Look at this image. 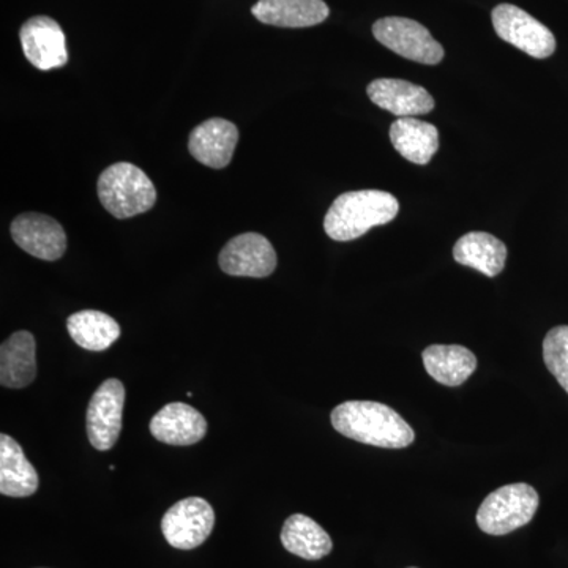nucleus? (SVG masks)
Segmentation results:
<instances>
[{
	"label": "nucleus",
	"mask_w": 568,
	"mask_h": 568,
	"mask_svg": "<svg viewBox=\"0 0 568 568\" xmlns=\"http://www.w3.org/2000/svg\"><path fill=\"white\" fill-rule=\"evenodd\" d=\"M125 387L119 379L104 381L97 388L85 413L89 443L100 452L111 450L122 432V410Z\"/></svg>",
	"instance_id": "nucleus-8"
},
{
	"label": "nucleus",
	"mask_w": 568,
	"mask_h": 568,
	"mask_svg": "<svg viewBox=\"0 0 568 568\" xmlns=\"http://www.w3.org/2000/svg\"><path fill=\"white\" fill-rule=\"evenodd\" d=\"M399 212L394 194L381 190H358L336 197L324 220V230L336 242L362 237L381 224L394 222Z\"/></svg>",
	"instance_id": "nucleus-2"
},
{
	"label": "nucleus",
	"mask_w": 568,
	"mask_h": 568,
	"mask_svg": "<svg viewBox=\"0 0 568 568\" xmlns=\"http://www.w3.org/2000/svg\"><path fill=\"white\" fill-rule=\"evenodd\" d=\"M376 40L388 50L409 61L437 65L444 59V48L425 26L407 18H383L373 24Z\"/></svg>",
	"instance_id": "nucleus-5"
},
{
	"label": "nucleus",
	"mask_w": 568,
	"mask_h": 568,
	"mask_svg": "<svg viewBox=\"0 0 568 568\" xmlns=\"http://www.w3.org/2000/svg\"><path fill=\"white\" fill-rule=\"evenodd\" d=\"M282 544L287 551L306 560L325 558L334 548L332 538L310 517L295 514L284 521Z\"/></svg>",
	"instance_id": "nucleus-22"
},
{
	"label": "nucleus",
	"mask_w": 568,
	"mask_h": 568,
	"mask_svg": "<svg viewBox=\"0 0 568 568\" xmlns=\"http://www.w3.org/2000/svg\"><path fill=\"white\" fill-rule=\"evenodd\" d=\"M224 274L265 278L276 268V253L264 235L246 233L231 239L219 257Z\"/></svg>",
	"instance_id": "nucleus-9"
},
{
	"label": "nucleus",
	"mask_w": 568,
	"mask_h": 568,
	"mask_svg": "<svg viewBox=\"0 0 568 568\" xmlns=\"http://www.w3.org/2000/svg\"><path fill=\"white\" fill-rule=\"evenodd\" d=\"M252 13L263 24L301 29L321 24L331 10L324 0H260Z\"/></svg>",
	"instance_id": "nucleus-15"
},
{
	"label": "nucleus",
	"mask_w": 568,
	"mask_h": 568,
	"mask_svg": "<svg viewBox=\"0 0 568 568\" xmlns=\"http://www.w3.org/2000/svg\"><path fill=\"white\" fill-rule=\"evenodd\" d=\"M215 511L203 497L179 500L162 519V532L168 544L178 549L201 547L211 537Z\"/></svg>",
	"instance_id": "nucleus-7"
},
{
	"label": "nucleus",
	"mask_w": 568,
	"mask_h": 568,
	"mask_svg": "<svg viewBox=\"0 0 568 568\" xmlns=\"http://www.w3.org/2000/svg\"><path fill=\"white\" fill-rule=\"evenodd\" d=\"M36 376V338L31 332H17L0 347V384L7 388H24Z\"/></svg>",
	"instance_id": "nucleus-17"
},
{
	"label": "nucleus",
	"mask_w": 568,
	"mask_h": 568,
	"mask_svg": "<svg viewBox=\"0 0 568 568\" xmlns=\"http://www.w3.org/2000/svg\"><path fill=\"white\" fill-rule=\"evenodd\" d=\"M36 467L13 437L0 436V493L9 497H29L39 489Z\"/></svg>",
	"instance_id": "nucleus-16"
},
{
	"label": "nucleus",
	"mask_w": 568,
	"mask_h": 568,
	"mask_svg": "<svg viewBox=\"0 0 568 568\" xmlns=\"http://www.w3.org/2000/svg\"><path fill=\"white\" fill-rule=\"evenodd\" d=\"M239 141V130L233 122L224 119H209L197 125L190 134V153L213 170H222L233 160L235 145Z\"/></svg>",
	"instance_id": "nucleus-13"
},
{
	"label": "nucleus",
	"mask_w": 568,
	"mask_h": 568,
	"mask_svg": "<svg viewBox=\"0 0 568 568\" xmlns=\"http://www.w3.org/2000/svg\"><path fill=\"white\" fill-rule=\"evenodd\" d=\"M22 51L36 69L50 71L61 69L69 62L65 33L58 21L48 17H36L26 21L20 31Z\"/></svg>",
	"instance_id": "nucleus-11"
},
{
	"label": "nucleus",
	"mask_w": 568,
	"mask_h": 568,
	"mask_svg": "<svg viewBox=\"0 0 568 568\" xmlns=\"http://www.w3.org/2000/svg\"><path fill=\"white\" fill-rule=\"evenodd\" d=\"M390 141L407 162L428 164L439 149V132L432 123L416 118H399L392 123Z\"/></svg>",
	"instance_id": "nucleus-19"
},
{
	"label": "nucleus",
	"mask_w": 568,
	"mask_h": 568,
	"mask_svg": "<svg viewBox=\"0 0 568 568\" xmlns=\"http://www.w3.org/2000/svg\"><path fill=\"white\" fill-rule=\"evenodd\" d=\"M366 93L376 106L398 115V119L416 118L435 110L432 93L413 82L381 78L369 82Z\"/></svg>",
	"instance_id": "nucleus-12"
},
{
	"label": "nucleus",
	"mask_w": 568,
	"mask_h": 568,
	"mask_svg": "<svg viewBox=\"0 0 568 568\" xmlns=\"http://www.w3.org/2000/svg\"><path fill=\"white\" fill-rule=\"evenodd\" d=\"M152 436L170 446H193L204 439L207 420L200 410L185 403H170L153 416Z\"/></svg>",
	"instance_id": "nucleus-14"
},
{
	"label": "nucleus",
	"mask_w": 568,
	"mask_h": 568,
	"mask_svg": "<svg viewBox=\"0 0 568 568\" xmlns=\"http://www.w3.org/2000/svg\"><path fill=\"white\" fill-rule=\"evenodd\" d=\"M544 361L568 394V325H558L545 336Z\"/></svg>",
	"instance_id": "nucleus-23"
},
{
	"label": "nucleus",
	"mask_w": 568,
	"mask_h": 568,
	"mask_svg": "<svg viewBox=\"0 0 568 568\" xmlns=\"http://www.w3.org/2000/svg\"><path fill=\"white\" fill-rule=\"evenodd\" d=\"M100 203L119 220L151 211L156 203L155 185L132 163H114L104 170L97 185Z\"/></svg>",
	"instance_id": "nucleus-3"
},
{
	"label": "nucleus",
	"mask_w": 568,
	"mask_h": 568,
	"mask_svg": "<svg viewBox=\"0 0 568 568\" xmlns=\"http://www.w3.org/2000/svg\"><path fill=\"white\" fill-rule=\"evenodd\" d=\"M331 420L339 435L368 446L405 448L416 439L413 426L383 403H342L332 410Z\"/></svg>",
	"instance_id": "nucleus-1"
},
{
	"label": "nucleus",
	"mask_w": 568,
	"mask_h": 568,
	"mask_svg": "<svg viewBox=\"0 0 568 568\" xmlns=\"http://www.w3.org/2000/svg\"><path fill=\"white\" fill-rule=\"evenodd\" d=\"M491 20L500 39L514 44L530 58L547 59L555 54V36L547 26L530 17L528 11L510 3H500L493 10Z\"/></svg>",
	"instance_id": "nucleus-6"
},
{
	"label": "nucleus",
	"mask_w": 568,
	"mask_h": 568,
	"mask_svg": "<svg viewBox=\"0 0 568 568\" xmlns=\"http://www.w3.org/2000/svg\"><path fill=\"white\" fill-rule=\"evenodd\" d=\"M422 358L428 375L443 386H462L477 369L476 355L465 346L433 345L426 347Z\"/></svg>",
	"instance_id": "nucleus-18"
},
{
	"label": "nucleus",
	"mask_w": 568,
	"mask_h": 568,
	"mask_svg": "<svg viewBox=\"0 0 568 568\" xmlns=\"http://www.w3.org/2000/svg\"><path fill=\"white\" fill-rule=\"evenodd\" d=\"M10 233L14 244L39 260L58 261L67 252L61 223L43 213H22L11 223Z\"/></svg>",
	"instance_id": "nucleus-10"
},
{
	"label": "nucleus",
	"mask_w": 568,
	"mask_h": 568,
	"mask_svg": "<svg viewBox=\"0 0 568 568\" xmlns=\"http://www.w3.org/2000/svg\"><path fill=\"white\" fill-rule=\"evenodd\" d=\"M540 497L528 484H511L485 497L477 511L478 528L488 536H507L529 525Z\"/></svg>",
	"instance_id": "nucleus-4"
},
{
	"label": "nucleus",
	"mask_w": 568,
	"mask_h": 568,
	"mask_svg": "<svg viewBox=\"0 0 568 568\" xmlns=\"http://www.w3.org/2000/svg\"><path fill=\"white\" fill-rule=\"evenodd\" d=\"M410 568H416V567H410Z\"/></svg>",
	"instance_id": "nucleus-24"
},
{
	"label": "nucleus",
	"mask_w": 568,
	"mask_h": 568,
	"mask_svg": "<svg viewBox=\"0 0 568 568\" xmlns=\"http://www.w3.org/2000/svg\"><path fill=\"white\" fill-rule=\"evenodd\" d=\"M67 328L73 342L82 349L102 353L121 338V325L106 313L82 310L67 321Z\"/></svg>",
	"instance_id": "nucleus-21"
},
{
	"label": "nucleus",
	"mask_w": 568,
	"mask_h": 568,
	"mask_svg": "<svg viewBox=\"0 0 568 568\" xmlns=\"http://www.w3.org/2000/svg\"><path fill=\"white\" fill-rule=\"evenodd\" d=\"M454 257L458 264L476 268L493 278L506 267L507 246L495 235L469 233L458 239L454 246Z\"/></svg>",
	"instance_id": "nucleus-20"
}]
</instances>
